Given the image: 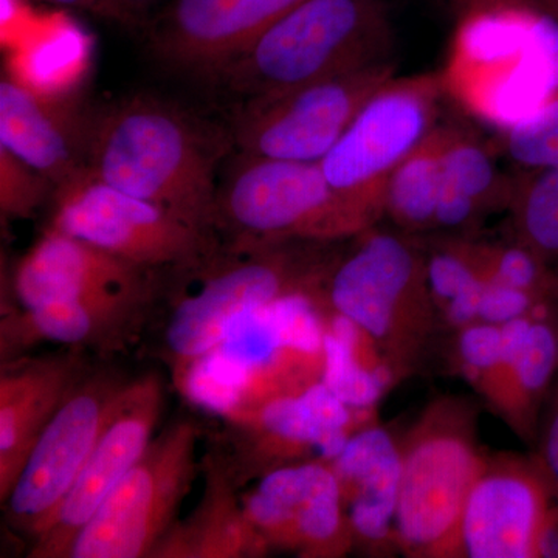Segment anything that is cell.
<instances>
[{"mask_svg":"<svg viewBox=\"0 0 558 558\" xmlns=\"http://www.w3.org/2000/svg\"><path fill=\"white\" fill-rule=\"evenodd\" d=\"M204 495L190 519L175 521L150 557L241 558L258 557L267 546L238 501L230 462L211 454L205 462Z\"/></svg>","mask_w":558,"mask_h":558,"instance_id":"7402d4cb","label":"cell"},{"mask_svg":"<svg viewBox=\"0 0 558 558\" xmlns=\"http://www.w3.org/2000/svg\"><path fill=\"white\" fill-rule=\"evenodd\" d=\"M150 296L109 295L20 307L2 314V359L16 360L39 343L121 347L137 328Z\"/></svg>","mask_w":558,"mask_h":558,"instance_id":"ffe728a7","label":"cell"},{"mask_svg":"<svg viewBox=\"0 0 558 558\" xmlns=\"http://www.w3.org/2000/svg\"><path fill=\"white\" fill-rule=\"evenodd\" d=\"M339 481L351 535L379 543L395 532L402 451L384 428L354 433L330 462Z\"/></svg>","mask_w":558,"mask_h":558,"instance_id":"44dd1931","label":"cell"},{"mask_svg":"<svg viewBox=\"0 0 558 558\" xmlns=\"http://www.w3.org/2000/svg\"><path fill=\"white\" fill-rule=\"evenodd\" d=\"M446 140L447 124L439 121L389 175L384 215L399 229L411 233L436 229Z\"/></svg>","mask_w":558,"mask_h":558,"instance_id":"cb8c5ba5","label":"cell"},{"mask_svg":"<svg viewBox=\"0 0 558 558\" xmlns=\"http://www.w3.org/2000/svg\"><path fill=\"white\" fill-rule=\"evenodd\" d=\"M517 179L499 168L488 145L464 128L447 124L436 229L465 230L487 213L512 205Z\"/></svg>","mask_w":558,"mask_h":558,"instance_id":"603a6c76","label":"cell"},{"mask_svg":"<svg viewBox=\"0 0 558 558\" xmlns=\"http://www.w3.org/2000/svg\"><path fill=\"white\" fill-rule=\"evenodd\" d=\"M201 429L189 418L154 436L143 457L81 529L68 558L150 557L197 475Z\"/></svg>","mask_w":558,"mask_h":558,"instance_id":"8992f818","label":"cell"},{"mask_svg":"<svg viewBox=\"0 0 558 558\" xmlns=\"http://www.w3.org/2000/svg\"><path fill=\"white\" fill-rule=\"evenodd\" d=\"M153 274L49 227L17 263L13 292L20 307L109 295L150 296Z\"/></svg>","mask_w":558,"mask_h":558,"instance_id":"e0dca14e","label":"cell"},{"mask_svg":"<svg viewBox=\"0 0 558 558\" xmlns=\"http://www.w3.org/2000/svg\"><path fill=\"white\" fill-rule=\"evenodd\" d=\"M292 242L231 244L197 269L186 271L199 282L175 304L165 343L178 366L199 359L226 341L245 315L293 290L307 289L328 271L312 264Z\"/></svg>","mask_w":558,"mask_h":558,"instance_id":"5b68a950","label":"cell"},{"mask_svg":"<svg viewBox=\"0 0 558 558\" xmlns=\"http://www.w3.org/2000/svg\"><path fill=\"white\" fill-rule=\"evenodd\" d=\"M425 259L429 293L444 304L450 322L469 326L480 319L481 296L487 279L473 256L472 245L453 244Z\"/></svg>","mask_w":558,"mask_h":558,"instance_id":"4316f807","label":"cell"},{"mask_svg":"<svg viewBox=\"0 0 558 558\" xmlns=\"http://www.w3.org/2000/svg\"><path fill=\"white\" fill-rule=\"evenodd\" d=\"M49 2L89 11L92 14L106 17V20L121 22V24H132V22H135L134 17L123 9L120 0H49Z\"/></svg>","mask_w":558,"mask_h":558,"instance_id":"836d02e7","label":"cell"},{"mask_svg":"<svg viewBox=\"0 0 558 558\" xmlns=\"http://www.w3.org/2000/svg\"><path fill=\"white\" fill-rule=\"evenodd\" d=\"M396 73L377 62L306 86L245 100L231 128L238 153L269 159L322 161L363 106Z\"/></svg>","mask_w":558,"mask_h":558,"instance_id":"ba28073f","label":"cell"},{"mask_svg":"<svg viewBox=\"0 0 558 558\" xmlns=\"http://www.w3.org/2000/svg\"><path fill=\"white\" fill-rule=\"evenodd\" d=\"M446 94L442 73L392 76L319 161L329 185L365 230L384 215L389 175L438 126Z\"/></svg>","mask_w":558,"mask_h":558,"instance_id":"277c9868","label":"cell"},{"mask_svg":"<svg viewBox=\"0 0 558 558\" xmlns=\"http://www.w3.org/2000/svg\"><path fill=\"white\" fill-rule=\"evenodd\" d=\"M468 429L432 417L402 453L395 534L414 553H447L458 543L470 490L483 473Z\"/></svg>","mask_w":558,"mask_h":558,"instance_id":"9c48e42d","label":"cell"},{"mask_svg":"<svg viewBox=\"0 0 558 558\" xmlns=\"http://www.w3.org/2000/svg\"><path fill=\"white\" fill-rule=\"evenodd\" d=\"M546 306L548 303L538 300L526 290L487 279L486 288L481 296L480 319L501 326L510 319L546 311Z\"/></svg>","mask_w":558,"mask_h":558,"instance_id":"d6a6232c","label":"cell"},{"mask_svg":"<svg viewBox=\"0 0 558 558\" xmlns=\"http://www.w3.org/2000/svg\"><path fill=\"white\" fill-rule=\"evenodd\" d=\"M220 153L218 140L182 110L131 98L92 119L87 171L216 234Z\"/></svg>","mask_w":558,"mask_h":558,"instance_id":"6da1fadb","label":"cell"},{"mask_svg":"<svg viewBox=\"0 0 558 558\" xmlns=\"http://www.w3.org/2000/svg\"><path fill=\"white\" fill-rule=\"evenodd\" d=\"M352 411L319 380L231 417L236 457L229 462L238 486L245 473L271 459L314 451L330 464L352 436Z\"/></svg>","mask_w":558,"mask_h":558,"instance_id":"5bb4252c","label":"cell"},{"mask_svg":"<svg viewBox=\"0 0 558 558\" xmlns=\"http://www.w3.org/2000/svg\"><path fill=\"white\" fill-rule=\"evenodd\" d=\"M510 209L521 244L558 267V165L517 179Z\"/></svg>","mask_w":558,"mask_h":558,"instance_id":"83f0119b","label":"cell"},{"mask_svg":"<svg viewBox=\"0 0 558 558\" xmlns=\"http://www.w3.org/2000/svg\"><path fill=\"white\" fill-rule=\"evenodd\" d=\"M539 0H444L457 20L480 13V11L508 9V7H534L537 9Z\"/></svg>","mask_w":558,"mask_h":558,"instance_id":"e575fe53","label":"cell"},{"mask_svg":"<svg viewBox=\"0 0 558 558\" xmlns=\"http://www.w3.org/2000/svg\"><path fill=\"white\" fill-rule=\"evenodd\" d=\"M54 191L57 189L46 175L0 146V211L3 218H32L47 201L53 199Z\"/></svg>","mask_w":558,"mask_h":558,"instance_id":"4dcf8cb0","label":"cell"},{"mask_svg":"<svg viewBox=\"0 0 558 558\" xmlns=\"http://www.w3.org/2000/svg\"><path fill=\"white\" fill-rule=\"evenodd\" d=\"M218 216L219 230L233 234L234 244L330 242L365 231L319 161L244 153L219 179Z\"/></svg>","mask_w":558,"mask_h":558,"instance_id":"3957f363","label":"cell"},{"mask_svg":"<svg viewBox=\"0 0 558 558\" xmlns=\"http://www.w3.org/2000/svg\"><path fill=\"white\" fill-rule=\"evenodd\" d=\"M128 381L108 373L84 374L36 440L10 497L3 501L11 521L33 538L68 497Z\"/></svg>","mask_w":558,"mask_h":558,"instance_id":"30bf717a","label":"cell"},{"mask_svg":"<svg viewBox=\"0 0 558 558\" xmlns=\"http://www.w3.org/2000/svg\"><path fill=\"white\" fill-rule=\"evenodd\" d=\"M304 0H171L154 25L160 60L215 76L275 21Z\"/></svg>","mask_w":558,"mask_h":558,"instance_id":"2e32d148","label":"cell"},{"mask_svg":"<svg viewBox=\"0 0 558 558\" xmlns=\"http://www.w3.org/2000/svg\"><path fill=\"white\" fill-rule=\"evenodd\" d=\"M537 9L558 25V0H539Z\"/></svg>","mask_w":558,"mask_h":558,"instance_id":"f35d334b","label":"cell"},{"mask_svg":"<svg viewBox=\"0 0 558 558\" xmlns=\"http://www.w3.org/2000/svg\"><path fill=\"white\" fill-rule=\"evenodd\" d=\"M368 230L330 267L328 296L337 314L384 343L399 332L405 314L421 312L432 296L427 259L405 238Z\"/></svg>","mask_w":558,"mask_h":558,"instance_id":"7c38bea8","label":"cell"},{"mask_svg":"<svg viewBox=\"0 0 558 558\" xmlns=\"http://www.w3.org/2000/svg\"><path fill=\"white\" fill-rule=\"evenodd\" d=\"M50 227L143 269L186 274L219 250L216 234L84 171L54 191Z\"/></svg>","mask_w":558,"mask_h":558,"instance_id":"52a82bcc","label":"cell"},{"mask_svg":"<svg viewBox=\"0 0 558 558\" xmlns=\"http://www.w3.org/2000/svg\"><path fill=\"white\" fill-rule=\"evenodd\" d=\"M69 98L47 97L21 81H0V146L61 189L87 170L92 119Z\"/></svg>","mask_w":558,"mask_h":558,"instance_id":"ac0fdd59","label":"cell"},{"mask_svg":"<svg viewBox=\"0 0 558 558\" xmlns=\"http://www.w3.org/2000/svg\"><path fill=\"white\" fill-rule=\"evenodd\" d=\"M242 506L267 549L329 557L351 538L339 481L322 461L269 470Z\"/></svg>","mask_w":558,"mask_h":558,"instance_id":"4fadbf2b","label":"cell"},{"mask_svg":"<svg viewBox=\"0 0 558 558\" xmlns=\"http://www.w3.org/2000/svg\"><path fill=\"white\" fill-rule=\"evenodd\" d=\"M156 2L157 0H120L123 9L134 17V21H137L140 14H142L143 11L150 9V7Z\"/></svg>","mask_w":558,"mask_h":558,"instance_id":"74e56055","label":"cell"},{"mask_svg":"<svg viewBox=\"0 0 558 558\" xmlns=\"http://www.w3.org/2000/svg\"><path fill=\"white\" fill-rule=\"evenodd\" d=\"M499 149L524 172L558 165V84L502 131Z\"/></svg>","mask_w":558,"mask_h":558,"instance_id":"f1b7e54d","label":"cell"},{"mask_svg":"<svg viewBox=\"0 0 558 558\" xmlns=\"http://www.w3.org/2000/svg\"><path fill=\"white\" fill-rule=\"evenodd\" d=\"M539 462H542L543 469H545L558 497V407L553 418H550L548 429H546Z\"/></svg>","mask_w":558,"mask_h":558,"instance_id":"d590c367","label":"cell"},{"mask_svg":"<svg viewBox=\"0 0 558 558\" xmlns=\"http://www.w3.org/2000/svg\"><path fill=\"white\" fill-rule=\"evenodd\" d=\"M558 371V329L539 314L532 322L515 362L494 385L492 391H508V409L526 428L532 427L538 403Z\"/></svg>","mask_w":558,"mask_h":558,"instance_id":"d4e9b609","label":"cell"},{"mask_svg":"<svg viewBox=\"0 0 558 558\" xmlns=\"http://www.w3.org/2000/svg\"><path fill=\"white\" fill-rule=\"evenodd\" d=\"M76 357L3 365L0 376V499L10 497L28 454L62 402L83 379Z\"/></svg>","mask_w":558,"mask_h":558,"instance_id":"d6986e66","label":"cell"},{"mask_svg":"<svg viewBox=\"0 0 558 558\" xmlns=\"http://www.w3.org/2000/svg\"><path fill=\"white\" fill-rule=\"evenodd\" d=\"M459 354L470 379H487L501 360V326L475 322L459 339Z\"/></svg>","mask_w":558,"mask_h":558,"instance_id":"1f68e13d","label":"cell"},{"mask_svg":"<svg viewBox=\"0 0 558 558\" xmlns=\"http://www.w3.org/2000/svg\"><path fill=\"white\" fill-rule=\"evenodd\" d=\"M362 336L354 322L337 314L326 329L323 349L322 381L352 410L373 407L389 380L387 368L363 365L359 357Z\"/></svg>","mask_w":558,"mask_h":558,"instance_id":"484cf974","label":"cell"},{"mask_svg":"<svg viewBox=\"0 0 558 558\" xmlns=\"http://www.w3.org/2000/svg\"><path fill=\"white\" fill-rule=\"evenodd\" d=\"M554 498L539 461L486 465L465 501L458 545L472 558L537 557L539 529Z\"/></svg>","mask_w":558,"mask_h":558,"instance_id":"9a60e30c","label":"cell"},{"mask_svg":"<svg viewBox=\"0 0 558 558\" xmlns=\"http://www.w3.org/2000/svg\"><path fill=\"white\" fill-rule=\"evenodd\" d=\"M163 389L154 374L130 380L89 459L47 526L33 538L31 557L68 558L73 539L154 439Z\"/></svg>","mask_w":558,"mask_h":558,"instance_id":"8fae6325","label":"cell"},{"mask_svg":"<svg viewBox=\"0 0 558 558\" xmlns=\"http://www.w3.org/2000/svg\"><path fill=\"white\" fill-rule=\"evenodd\" d=\"M392 49L395 31L385 0H304L215 78L252 100L391 61Z\"/></svg>","mask_w":558,"mask_h":558,"instance_id":"7a4b0ae2","label":"cell"},{"mask_svg":"<svg viewBox=\"0 0 558 558\" xmlns=\"http://www.w3.org/2000/svg\"><path fill=\"white\" fill-rule=\"evenodd\" d=\"M537 557H558V497L546 513L537 539Z\"/></svg>","mask_w":558,"mask_h":558,"instance_id":"8d00e7d4","label":"cell"},{"mask_svg":"<svg viewBox=\"0 0 558 558\" xmlns=\"http://www.w3.org/2000/svg\"><path fill=\"white\" fill-rule=\"evenodd\" d=\"M472 245L473 256L488 281L526 290L549 303L558 296L556 267L527 245Z\"/></svg>","mask_w":558,"mask_h":558,"instance_id":"f546056e","label":"cell"}]
</instances>
